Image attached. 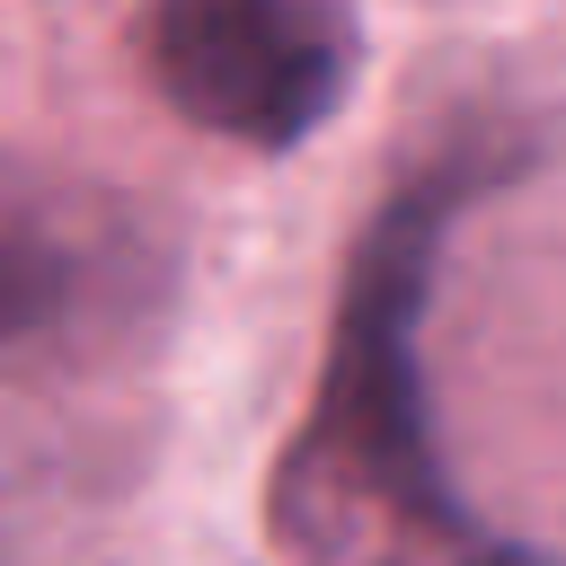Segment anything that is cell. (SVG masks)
Segmentation results:
<instances>
[{
    "mask_svg": "<svg viewBox=\"0 0 566 566\" xmlns=\"http://www.w3.org/2000/svg\"><path fill=\"white\" fill-rule=\"evenodd\" d=\"M504 168V142L451 133L407 168V186L371 212L345 265L310 416L274 469V522L310 566H566L539 539H504L451 486L424 389V310L442 248Z\"/></svg>",
    "mask_w": 566,
    "mask_h": 566,
    "instance_id": "1",
    "label": "cell"
},
{
    "mask_svg": "<svg viewBox=\"0 0 566 566\" xmlns=\"http://www.w3.org/2000/svg\"><path fill=\"white\" fill-rule=\"evenodd\" d=\"M168 239L97 177L0 150V354L97 363L168 310Z\"/></svg>",
    "mask_w": 566,
    "mask_h": 566,
    "instance_id": "2",
    "label": "cell"
},
{
    "mask_svg": "<svg viewBox=\"0 0 566 566\" xmlns=\"http://www.w3.org/2000/svg\"><path fill=\"white\" fill-rule=\"evenodd\" d=\"M142 80L168 115L239 150H301L363 71L354 0H142Z\"/></svg>",
    "mask_w": 566,
    "mask_h": 566,
    "instance_id": "3",
    "label": "cell"
}]
</instances>
